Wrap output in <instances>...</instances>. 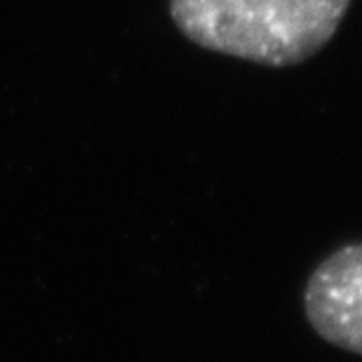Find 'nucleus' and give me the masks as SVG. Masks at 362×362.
<instances>
[{"mask_svg": "<svg viewBox=\"0 0 362 362\" xmlns=\"http://www.w3.org/2000/svg\"><path fill=\"white\" fill-rule=\"evenodd\" d=\"M301 306L325 344L362 356V243L341 245L310 271Z\"/></svg>", "mask_w": 362, "mask_h": 362, "instance_id": "nucleus-2", "label": "nucleus"}, {"mask_svg": "<svg viewBox=\"0 0 362 362\" xmlns=\"http://www.w3.org/2000/svg\"><path fill=\"white\" fill-rule=\"evenodd\" d=\"M353 0H170L195 45L262 66H296L332 40Z\"/></svg>", "mask_w": 362, "mask_h": 362, "instance_id": "nucleus-1", "label": "nucleus"}]
</instances>
